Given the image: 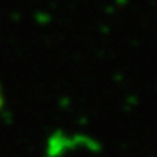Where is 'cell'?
Returning a JSON list of instances; mask_svg holds the SVG:
<instances>
[{
  "label": "cell",
  "mask_w": 157,
  "mask_h": 157,
  "mask_svg": "<svg viewBox=\"0 0 157 157\" xmlns=\"http://www.w3.org/2000/svg\"><path fill=\"white\" fill-rule=\"evenodd\" d=\"M3 106V95H2V87H0V109Z\"/></svg>",
  "instance_id": "obj_1"
}]
</instances>
